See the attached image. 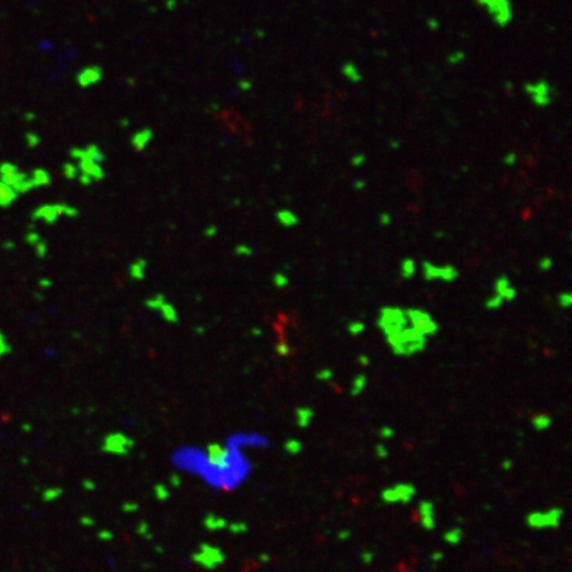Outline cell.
<instances>
[{"mask_svg":"<svg viewBox=\"0 0 572 572\" xmlns=\"http://www.w3.org/2000/svg\"><path fill=\"white\" fill-rule=\"evenodd\" d=\"M98 76H100V73H98V70L97 69H85L82 73H80V76H78V82L81 84V86H86L87 84H91V82L96 81L97 78H98Z\"/></svg>","mask_w":572,"mask_h":572,"instance_id":"13","label":"cell"},{"mask_svg":"<svg viewBox=\"0 0 572 572\" xmlns=\"http://www.w3.org/2000/svg\"><path fill=\"white\" fill-rule=\"evenodd\" d=\"M465 60V53L463 52H453L448 56V62L451 65H456V64H461Z\"/></svg>","mask_w":572,"mask_h":572,"instance_id":"19","label":"cell"},{"mask_svg":"<svg viewBox=\"0 0 572 572\" xmlns=\"http://www.w3.org/2000/svg\"><path fill=\"white\" fill-rule=\"evenodd\" d=\"M426 25H428V28L431 32H435L439 29L440 27V23L437 19H433V17H431V19L428 20V23H426Z\"/></svg>","mask_w":572,"mask_h":572,"instance_id":"24","label":"cell"},{"mask_svg":"<svg viewBox=\"0 0 572 572\" xmlns=\"http://www.w3.org/2000/svg\"><path fill=\"white\" fill-rule=\"evenodd\" d=\"M155 493H156V498H158V499H160V500L166 499V498H167L168 495H170V491H168V490H167V488H165V486H163V485L156 486V488H155Z\"/></svg>","mask_w":572,"mask_h":572,"instance_id":"20","label":"cell"},{"mask_svg":"<svg viewBox=\"0 0 572 572\" xmlns=\"http://www.w3.org/2000/svg\"><path fill=\"white\" fill-rule=\"evenodd\" d=\"M311 417H313V410L309 408H301L297 410V423L299 426L309 425Z\"/></svg>","mask_w":572,"mask_h":572,"instance_id":"16","label":"cell"},{"mask_svg":"<svg viewBox=\"0 0 572 572\" xmlns=\"http://www.w3.org/2000/svg\"><path fill=\"white\" fill-rule=\"evenodd\" d=\"M563 510L559 507H551L550 510L532 511L527 515L526 522L531 529H557L560 526Z\"/></svg>","mask_w":572,"mask_h":572,"instance_id":"4","label":"cell"},{"mask_svg":"<svg viewBox=\"0 0 572 572\" xmlns=\"http://www.w3.org/2000/svg\"><path fill=\"white\" fill-rule=\"evenodd\" d=\"M417 521L420 525L423 526L425 530H432L436 526V515L435 506L431 500H423L420 502L417 507Z\"/></svg>","mask_w":572,"mask_h":572,"instance_id":"9","label":"cell"},{"mask_svg":"<svg viewBox=\"0 0 572 572\" xmlns=\"http://www.w3.org/2000/svg\"><path fill=\"white\" fill-rule=\"evenodd\" d=\"M523 92L530 102L538 109H546L552 105L558 96L557 86L546 78H537L532 81L525 82Z\"/></svg>","mask_w":572,"mask_h":572,"instance_id":"2","label":"cell"},{"mask_svg":"<svg viewBox=\"0 0 572 572\" xmlns=\"http://www.w3.org/2000/svg\"><path fill=\"white\" fill-rule=\"evenodd\" d=\"M146 305L149 306L150 309H153V310H156L158 313H160V315H162L167 322L174 324V322H176L177 320L176 310H175L170 303H167L162 296H156L155 298L149 299Z\"/></svg>","mask_w":572,"mask_h":572,"instance_id":"8","label":"cell"},{"mask_svg":"<svg viewBox=\"0 0 572 572\" xmlns=\"http://www.w3.org/2000/svg\"><path fill=\"white\" fill-rule=\"evenodd\" d=\"M285 449H286V452H288V453L297 454V453H299V452H301L302 445H301V442L297 441V440H290V441H288L285 444Z\"/></svg>","mask_w":572,"mask_h":572,"instance_id":"18","label":"cell"},{"mask_svg":"<svg viewBox=\"0 0 572 572\" xmlns=\"http://www.w3.org/2000/svg\"><path fill=\"white\" fill-rule=\"evenodd\" d=\"M98 537H100L101 541L109 542L113 539V532L109 531V530H102V531L98 532Z\"/></svg>","mask_w":572,"mask_h":572,"instance_id":"23","label":"cell"},{"mask_svg":"<svg viewBox=\"0 0 572 572\" xmlns=\"http://www.w3.org/2000/svg\"><path fill=\"white\" fill-rule=\"evenodd\" d=\"M122 509H123V511H128V513H131V511H135L138 509V505L137 504H133V502H128V504H124L123 506H122Z\"/></svg>","mask_w":572,"mask_h":572,"instance_id":"25","label":"cell"},{"mask_svg":"<svg viewBox=\"0 0 572 572\" xmlns=\"http://www.w3.org/2000/svg\"><path fill=\"white\" fill-rule=\"evenodd\" d=\"M134 446V441L123 433H110L103 437L101 448L105 453L114 456H126Z\"/></svg>","mask_w":572,"mask_h":572,"instance_id":"5","label":"cell"},{"mask_svg":"<svg viewBox=\"0 0 572 572\" xmlns=\"http://www.w3.org/2000/svg\"><path fill=\"white\" fill-rule=\"evenodd\" d=\"M19 193L4 182H0V207H7L15 202Z\"/></svg>","mask_w":572,"mask_h":572,"instance_id":"10","label":"cell"},{"mask_svg":"<svg viewBox=\"0 0 572 572\" xmlns=\"http://www.w3.org/2000/svg\"><path fill=\"white\" fill-rule=\"evenodd\" d=\"M378 327L391 351L405 358L424 351L429 339L439 331V325L428 311L400 306L380 309Z\"/></svg>","mask_w":572,"mask_h":572,"instance_id":"1","label":"cell"},{"mask_svg":"<svg viewBox=\"0 0 572 572\" xmlns=\"http://www.w3.org/2000/svg\"><path fill=\"white\" fill-rule=\"evenodd\" d=\"M62 494H64V489L61 486H49V488H45L41 491V499L45 504H52L59 498H61Z\"/></svg>","mask_w":572,"mask_h":572,"instance_id":"11","label":"cell"},{"mask_svg":"<svg viewBox=\"0 0 572 572\" xmlns=\"http://www.w3.org/2000/svg\"><path fill=\"white\" fill-rule=\"evenodd\" d=\"M145 271H146V262L145 261H138L131 266V276L134 278H142L145 276Z\"/></svg>","mask_w":572,"mask_h":572,"instance_id":"17","label":"cell"},{"mask_svg":"<svg viewBox=\"0 0 572 572\" xmlns=\"http://www.w3.org/2000/svg\"><path fill=\"white\" fill-rule=\"evenodd\" d=\"M416 494V489L410 484H396L382 491V499L386 504H407Z\"/></svg>","mask_w":572,"mask_h":572,"instance_id":"6","label":"cell"},{"mask_svg":"<svg viewBox=\"0 0 572 572\" xmlns=\"http://www.w3.org/2000/svg\"><path fill=\"white\" fill-rule=\"evenodd\" d=\"M80 522H81V525H84V526H93L94 525V520L92 518V516H82L81 520H80Z\"/></svg>","mask_w":572,"mask_h":572,"instance_id":"26","label":"cell"},{"mask_svg":"<svg viewBox=\"0 0 572 572\" xmlns=\"http://www.w3.org/2000/svg\"><path fill=\"white\" fill-rule=\"evenodd\" d=\"M208 456L213 463H221L227 458V451L219 444H212L208 446Z\"/></svg>","mask_w":572,"mask_h":572,"instance_id":"12","label":"cell"},{"mask_svg":"<svg viewBox=\"0 0 572 572\" xmlns=\"http://www.w3.org/2000/svg\"><path fill=\"white\" fill-rule=\"evenodd\" d=\"M193 562L204 568H216L219 564L224 562V553L220 548L209 546V544H202L200 550L192 557Z\"/></svg>","mask_w":572,"mask_h":572,"instance_id":"7","label":"cell"},{"mask_svg":"<svg viewBox=\"0 0 572 572\" xmlns=\"http://www.w3.org/2000/svg\"><path fill=\"white\" fill-rule=\"evenodd\" d=\"M82 488H84L86 491H93V490H96L97 485H96V482H94L93 479L85 478L84 481H82Z\"/></svg>","mask_w":572,"mask_h":572,"instance_id":"21","label":"cell"},{"mask_svg":"<svg viewBox=\"0 0 572 572\" xmlns=\"http://www.w3.org/2000/svg\"><path fill=\"white\" fill-rule=\"evenodd\" d=\"M229 529L235 534H240V532L246 531V526L244 523H234V525L229 526Z\"/></svg>","mask_w":572,"mask_h":572,"instance_id":"22","label":"cell"},{"mask_svg":"<svg viewBox=\"0 0 572 572\" xmlns=\"http://www.w3.org/2000/svg\"><path fill=\"white\" fill-rule=\"evenodd\" d=\"M476 4L498 28H507L514 20L513 0H476Z\"/></svg>","mask_w":572,"mask_h":572,"instance_id":"3","label":"cell"},{"mask_svg":"<svg viewBox=\"0 0 572 572\" xmlns=\"http://www.w3.org/2000/svg\"><path fill=\"white\" fill-rule=\"evenodd\" d=\"M277 219L282 225L286 227H292V225L297 224V216L290 211H281L277 213Z\"/></svg>","mask_w":572,"mask_h":572,"instance_id":"15","label":"cell"},{"mask_svg":"<svg viewBox=\"0 0 572 572\" xmlns=\"http://www.w3.org/2000/svg\"><path fill=\"white\" fill-rule=\"evenodd\" d=\"M204 525L205 527H207L208 530H211V531H216V530H221L223 527H225L227 523H225V521L223 520V518H220V516L208 515L207 518H205Z\"/></svg>","mask_w":572,"mask_h":572,"instance_id":"14","label":"cell"}]
</instances>
